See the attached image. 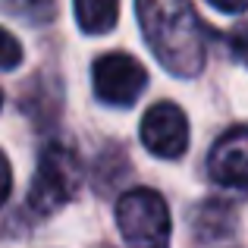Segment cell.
<instances>
[{
  "mask_svg": "<svg viewBox=\"0 0 248 248\" xmlns=\"http://www.w3.org/2000/svg\"><path fill=\"white\" fill-rule=\"evenodd\" d=\"M6 6L22 16H44L47 10H54V0H6Z\"/></svg>",
  "mask_w": 248,
  "mask_h": 248,
  "instance_id": "obj_9",
  "label": "cell"
},
{
  "mask_svg": "<svg viewBox=\"0 0 248 248\" xmlns=\"http://www.w3.org/2000/svg\"><path fill=\"white\" fill-rule=\"evenodd\" d=\"M76 22L85 35H104L120 19V0H73Z\"/></svg>",
  "mask_w": 248,
  "mask_h": 248,
  "instance_id": "obj_7",
  "label": "cell"
},
{
  "mask_svg": "<svg viewBox=\"0 0 248 248\" xmlns=\"http://www.w3.org/2000/svg\"><path fill=\"white\" fill-rule=\"evenodd\" d=\"M79 182H82L79 157L66 145H47L41 151V160H38V170H35V182H31V192H29L31 214L44 217V214L63 207L79 192Z\"/></svg>",
  "mask_w": 248,
  "mask_h": 248,
  "instance_id": "obj_3",
  "label": "cell"
},
{
  "mask_svg": "<svg viewBox=\"0 0 248 248\" xmlns=\"http://www.w3.org/2000/svg\"><path fill=\"white\" fill-rule=\"evenodd\" d=\"M91 79H94V94L110 107H129L141 97L148 85V73L135 57L129 54H104L91 66Z\"/></svg>",
  "mask_w": 248,
  "mask_h": 248,
  "instance_id": "obj_4",
  "label": "cell"
},
{
  "mask_svg": "<svg viewBox=\"0 0 248 248\" xmlns=\"http://www.w3.org/2000/svg\"><path fill=\"white\" fill-rule=\"evenodd\" d=\"M207 173L220 186L248 188V126L226 132L214 145L211 157H207Z\"/></svg>",
  "mask_w": 248,
  "mask_h": 248,
  "instance_id": "obj_6",
  "label": "cell"
},
{
  "mask_svg": "<svg viewBox=\"0 0 248 248\" xmlns=\"http://www.w3.org/2000/svg\"><path fill=\"white\" fill-rule=\"evenodd\" d=\"M135 10L160 66L179 79H195L207 63V41L192 0H135Z\"/></svg>",
  "mask_w": 248,
  "mask_h": 248,
  "instance_id": "obj_1",
  "label": "cell"
},
{
  "mask_svg": "<svg viewBox=\"0 0 248 248\" xmlns=\"http://www.w3.org/2000/svg\"><path fill=\"white\" fill-rule=\"evenodd\" d=\"M126 248H170V207L154 188H132L116 204Z\"/></svg>",
  "mask_w": 248,
  "mask_h": 248,
  "instance_id": "obj_2",
  "label": "cell"
},
{
  "mask_svg": "<svg viewBox=\"0 0 248 248\" xmlns=\"http://www.w3.org/2000/svg\"><path fill=\"white\" fill-rule=\"evenodd\" d=\"M230 47H232V57L248 66V31H236V35L230 38Z\"/></svg>",
  "mask_w": 248,
  "mask_h": 248,
  "instance_id": "obj_10",
  "label": "cell"
},
{
  "mask_svg": "<svg viewBox=\"0 0 248 248\" xmlns=\"http://www.w3.org/2000/svg\"><path fill=\"white\" fill-rule=\"evenodd\" d=\"M0 41H3V69H6V73H13V69L19 66V60H22V47H19L16 35H13L10 29L0 31Z\"/></svg>",
  "mask_w": 248,
  "mask_h": 248,
  "instance_id": "obj_8",
  "label": "cell"
},
{
  "mask_svg": "<svg viewBox=\"0 0 248 248\" xmlns=\"http://www.w3.org/2000/svg\"><path fill=\"white\" fill-rule=\"evenodd\" d=\"M207 3L220 13H245L248 10V0H207Z\"/></svg>",
  "mask_w": 248,
  "mask_h": 248,
  "instance_id": "obj_11",
  "label": "cell"
},
{
  "mask_svg": "<svg viewBox=\"0 0 248 248\" xmlns=\"http://www.w3.org/2000/svg\"><path fill=\"white\" fill-rule=\"evenodd\" d=\"M141 145L164 160H176L188 148V120L173 101H160L141 120Z\"/></svg>",
  "mask_w": 248,
  "mask_h": 248,
  "instance_id": "obj_5",
  "label": "cell"
}]
</instances>
